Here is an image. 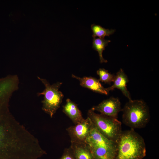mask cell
<instances>
[{
    "mask_svg": "<svg viewBox=\"0 0 159 159\" xmlns=\"http://www.w3.org/2000/svg\"><path fill=\"white\" fill-rule=\"evenodd\" d=\"M10 98L0 87V159H21L25 148L26 130L10 111Z\"/></svg>",
    "mask_w": 159,
    "mask_h": 159,
    "instance_id": "cell-1",
    "label": "cell"
},
{
    "mask_svg": "<svg viewBox=\"0 0 159 159\" xmlns=\"http://www.w3.org/2000/svg\"><path fill=\"white\" fill-rule=\"evenodd\" d=\"M117 147L114 159H142L146 155L143 138L132 129L122 131Z\"/></svg>",
    "mask_w": 159,
    "mask_h": 159,
    "instance_id": "cell-2",
    "label": "cell"
},
{
    "mask_svg": "<svg viewBox=\"0 0 159 159\" xmlns=\"http://www.w3.org/2000/svg\"><path fill=\"white\" fill-rule=\"evenodd\" d=\"M122 111V121L131 129L144 127L150 120L148 107L142 100H129Z\"/></svg>",
    "mask_w": 159,
    "mask_h": 159,
    "instance_id": "cell-3",
    "label": "cell"
},
{
    "mask_svg": "<svg viewBox=\"0 0 159 159\" xmlns=\"http://www.w3.org/2000/svg\"><path fill=\"white\" fill-rule=\"evenodd\" d=\"M86 143L94 159H114L115 157L117 144L103 135L93 124Z\"/></svg>",
    "mask_w": 159,
    "mask_h": 159,
    "instance_id": "cell-4",
    "label": "cell"
},
{
    "mask_svg": "<svg viewBox=\"0 0 159 159\" xmlns=\"http://www.w3.org/2000/svg\"><path fill=\"white\" fill-rule=\"evenodd\" d=\"M87 116L103 135L117 144L122 131L120 121L117 118L96 113L91 109L88 111Z\"/></svg>",
    "mask_w": 159,
    "mask_h": 159,
    "instance_id": "cell-5",
    "label": "cell"
},
{
    "mask_svg": "<svg viewBox=\"0 0 159 159\" xmlns=\"http://www.w3.org/2000/svg\"><path fill=\"white\" fill-rule=\"evenodd\" d=\"M37 78L45 86V89L41 92L37 93V96L43 95L44 99L42 101V109L52 117L60 107L64 95L59 90L62 83L57 82L52 85L45 79L37 77Z\"/></svg>",
    "mask_w": 159,
    "mask_h": 159,
    "instance_id": "cell-6",
    "label": "cell"
},
{
    "mask_svg": "<svg viewBox=\"0 0 159 159\" xmlns=\"http://www.w3.org/2000/svg\"><path fill=\"white\" fill-rule=\"evenodd\" d=\"M93 123L89 118L84 119L66 130L71 138V143H86L91 130Z\"/></svg>",
    "mask_w": 159,
    "mask_h": 159,
    "instance_id": "cell-7",
    "label": "cell"
},
{
    "mask_svg": "<svg viewBox=\"0 0 159 159\" xmlns=\"http://www.w3.org/2000/svg\"><path fill=\"white\" fill-rule=\"evenodd\" d=\"M91 109L99 112L102 115L117 119L119 113L122 110L119 100L113 97L103 101L98 105L93 106Z\"/></svg>",
    "mask_w": 159,
    "mask_h": 159,
    "instance_id": "cell-8",
    "label": "cell"
},
{
    "mask_svg": "<svg viewBox=\"0 0 159 159\" xmlns=\"http://www.w3.org/2000/svg\"><path fill=\"white\" fill-rule=\"evenodd\" d=\"M128 81L127 76L123 70L120 69L115 75L113 84L111 86L106 88V90L109 92L115 88L119 89L129 100H131L130 93L126 87Z\"/></svg>",
    "mask_w": 159,
    "mask_h": 159,
    "instance_id": "cell-9",
    "label": "cell"
},
{
    "mask_svg": "<svg viewBox=\"0 0 159 159\" xmlns=\"http://www.w3.org/2000/svg\"><path fill=\"white\" fill-rule=\"evenodd\" d=\"M72 76L78 80L80 81V85L82 87L101 94L107 95L109 93L98 80L95 77H80L73 74Z\"/></svg>",
    "mask_w": 159,
    "mask_h": 159,
    "instance_id": "cell-10",
    "label": "cell"
},
{
    "mask_svg": "<svg viewBox=\"0 0 159 159\" xmlns=\"http://www.w3.org/2000/svg\"><path fill=\"white\" fill-rule=\"evenodd\" d=\"M63 111L75 124L84 119L77 105L69 99H67L66 103L63 106Z\"/></svg>",
    "mask_w": 159,
    "mask_h": 159,
    "instance_id": "cell-11",
    "label": "cell"
},
{
    "mask_svg": "<svg viewBox=\"0 0 159 159\" xmlns=\"http://www.w3.org/2000/svg\"><path fill=\"white\" fill-rule=\"evenodd\" d=\"M70 147L76 159H94L90 150L86 143H71Z\"/></svg>",
    "mask_w": 159,
    "mask_h": 159,
    "instance_id": "cell-12",
    "label": "cell"
},
{
    "mask_svg": "<svg viewBox=\"0 0 159 159\" xmlns=\"http://www.w3.org/2000/svg\"><path fill=\"white\" fill-rule=\"evenodd\" d=\"M110 42V40L105 39L104 38L93 37L92 47L94 50L98 52L100 62L101 63H107V60L103 58L102 53L105 47Z\"/></svg>",
    "mask_w": 159,
    "mask_h": 159,
    "instance_id": "cell-13",
    "label": "cell"
},
{
    "mask_svg": "<svg viewBox=\"0 0 159 159\" xmlns=\"http://www.w3.org/2000/svg\"><path fill=\"white\" fill-rule=\"evenodd\" d=\"M91 29L93 32V37H98L101 38H104L106 36H109L113 34L115 31V29H106L95 24L91 25Z\"/></svg>",
    "mask_w": 159,
    "mask_h": 159,
    "instance_id": "cell-14",
    "label": "cell"
},
{
    "mask_svg": "<svg viewBox=\"0 0 159 159\" xmlns=\"http://www.w3.org/2000/svg\"><path fill=\"white\" fill-rule=\"evenodd\" d=\"M97 73L99 76L98 80L100 81L108 84L113 82L115 75L109 73L108 70L104 68H100L97 71Z\"/></svg>",
    "mask_w": 159,
    "mask_h": 159,
    "instance_id": "cell-15",
    "label": "cell"
},
{
    "mask_svg": "<svg viewBox=\"0 0 159 159\" xmlns=\"http://www.w3.org/2000/svg\"><path fill=\"white\" fill-rule=\"evenodd\" d=\"M58 159H76L70 147L64 150L63 154L60 158Z\"/></svg>",
    "mask_w": 159,
    "mask_h": 159,
    "instance_id": "cell-16",
    "label": "cell"
}]
</instances>
